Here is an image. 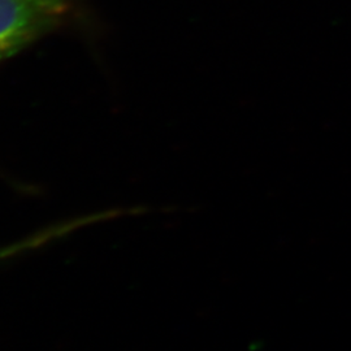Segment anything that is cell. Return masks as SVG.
<instances>
[{
	"label": "cell",
	"instance_id": "cell-1",
	"mask_svg": "<svg viewBox=\"0 0 351 351\" xmlns=\"http://www.w3.org/2000/svg\"><path fill=\"white\" fill-rule=\"evenodd\" d=\"M55 16L27 0H0V62L47 33Z\"/></svg>",
	"mask_w": 351,
	"mask_h": 351
},
{
	"label": "cell",
	"instance_id": "cell-2",
	"mask_svg": "<svg viewBox=\"0 0 351 351\" xmlns=\"http://www.w3.org/2000/svg\"><path fill=\"white\" fill-rule=\"evenodd\" d=\"M33 5L45 12L50 13L52 16H58L63 12L66 5V0H27Z\"/></svg>",
	"mask_w": 351,
	"mask_h": 351
}]
</instances>
